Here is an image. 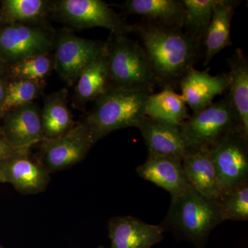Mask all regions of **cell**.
<instances>
[{"mask_svg":"<svg viewBox=\"0 0 248 248\" xmlns=\"http://www.w3.org/2000/svg\"><path fill=\"white\" fill-rule=\"evenodd\" d=\"M153 68L156 85L175 89L196 63L203 58V45L182 29L150 22L133 25Z\"/></svg>","mask_w":248,"mask_h":248,"instance_id":"1","label":"cell"},{"mask_svg":"<svg viewBox=\"0 0 248 248\" xmlns=\"http://www.w3.org/2000/svg\"><path fill=\"white\" fill-rule=\"evenodd\" d=\"M224 221L218 200L207 198L192 188L172 198L161 226L179 239L203 248L213 230Z\"/></svg>","mask_w":248,"mask_h":248,"instance_id":"2","label":"cell"},{"mask_svg":"<svg viewBox=\"0 0 248 248\" xmlns=\"http://www.w3.org/2000/svg\"><path fill=\"white\" fill-rule=\"evenodd\" d=\"M150 93L110 87L95 101L83 122L89 128L94 143L122 128L136 127L144 118Z\"/></svg>","mask_w":248,"mask_h":248,"instance_id":"3","label":"cell"},{"mask_svg":"<svg viewBox=\"0 0 248 248\" xmlns=\"http://www.w3.org/2000/svg\"><path fill=\"white\" fill-rule=\"evenodd\" d=\"M105 45L111 87L153 93L156 79L143 46L127 36L113 34Z\"/></svg>","mask_w":248,"mask_h":248,"instance_id":"4","label":"cell"},{"mask_svg":"<svg viewBox=\"0 0 248 248\" xmlns=\"http://www.w3.org/2000/svg\"><path fill=\"white\" fill-rule=\"evenodd\" d=\"M239 128L243 130L228 94L203 110L194 112L181 125L183 138L190 151H210Z\"/></svg>","mask_w":248,"mask_h":248,"instance_id":"5","label":"cell"},{"mask_svg":"<svg viewBox=\"0 0 248 248\" xmlns=\"http://www.w3.org/2000/svg\"><path fill=\"white\" fill-rule=\"evenodd\" d=\"M50 14L72 29L104 28L110 34L125 36L134 31L133 25L125 22L102 0L54 1Z\"/></svg>","mask_w":248,"mask_h":248,"instance_id":"6","label":"cell"},{"mask_svg":"<svg viewBox=\"0 0 248 248\" xmlns=\"http://www.w3.org/2000/svg\"><path fill=\"white\" fill-rule=\"evenodd\" d=\"M55 37L46 23L0 25V60L9 66L25 58L52 53Z\"/></svg>","mask_w":248,"mask_h":248,"instance_id":"7","label":"cell"},{"mask_svg":"<svg viewBox=\"0 0 248 248\" xmlns=\"http://www.w3.org/2000/svg\"><path fill=\"white\" fill-rule=\"evenodd\" d=\"M54 49V70L66 84L72 86L91 63L105 54L106 45L63 29L56 35Z\"/></svg>","mask_w":248,"mask_h":248,"instance_id":"8","label":"cell"},{"mask_svg":"<svg viewBox=\"0 0 248 248\" xmlns=\"http://www.w3.org/2000/svg\"><path fill=\"white\" fill-rule=\"evenodd\" d=\"M209 152L221 195L248 183V136L242 129L227 135Z\"/></svg>","mask_w":248,"mask_h":248,"instance_id":"9","label":"cell"},{"mask_svg":"<svg viewBox=\"0 0 248 248\" xmlns=\"http://www.w3.org/2000/svg\"><path fill=\"white\" fill-rule=\"evenodd\" d=\"M38 159L51 174L70 169L81 163L94 146L87 125L77 122L68 133L59 138L41 142Z\"/></svg>","mask_w":248,"mask_h":248,"instance_id":"10","label":"cell"},{"mask_svg":"<svg viewBox=\"0 0 248 248\" xmlns=\"http://www.w3.org/2000/svg\"><path fill=\"white\" fill-rule=\"evenodd\" d=\"M50 173L31 149L17 150L0 162V184L9 183L24 195H35L46 190Z\"/></svg>","mask_w":248,"mask_h":248,"instance_id":"11","label":"cell"},{"mask_svg":"<svg viewBox=\"0 0 248 248\" xmlns=\"http://www.w3.org/2000/svg\"><path fill=\"white\" fill-rule=\"evenodd\" d=\"M41 110L34 102L9 111L2 117V137L14 149H31L45 140Z\"/></svg>","mask_w":248,"mask_h":248,"instance_id":"12","label":"cell"},{"mask_svg":"<svg viewBox=\"0 0 248 248\" xmlns=\"http://www.w3.org/2000/svg\"><path fill=\"white\" fill-rule=\"evenodd\" d=\"M110 248H151L164 239L162 226L131 216L115 217L108 223Z\"/></svg>","mask_w":248,"mask_h":248,"instance_id":"13","label":"cell"},{"mask_svg":"<svg viewBox=\"0 0 248 248\" xmlns=\"http://www.w3.org/2000/svg\"><path fill=\"white\" fill-rule=\"evenodd\" d=\"M148 155L169 156L182 160L190 153L183 138L181 125L145 116L139 125Z\"/></svg>","mask_w":248,"mask_h":248,"instance_id":"14","label":"cell"},{"mask_svg":"<svg viewBox=\"0 0 248 248\" xmlns=\"http://www.w3.org/2000/svg\"><path fill=\"white\" fill-rule=\"evenodd\" d=\"M137 172L145 180L168 191L172 198L192 189L186 177L182 160L148 155L146 161L138 166Z\"/></svg>","mask_w":248,"mask_h":248,"instance_id":"15","label":"cell"},{"mask_svg":"<svg viewBox=\"0 0 248 248\" xmlns=\"http://www.w3.org/2000/svg\"><path fill=\"white\" fill-rule=\"evenodd\" d=\"M179 87L187 106L197 112L211 105L216 96L228 91L229 78L228 73L213 76L208 70L193 68L183 78Z\"/></svg>","mask_w":248,"mask_h":248,"instance_id":"16","label":"cell"},{"mask_svg":"<svg viewBox=\"0 0 248 248\" xmlns=\"http://www.w3.org/2000/svg\"><path fill=\"white\" fill-rule=\"evenodd\" d=\"M240 3L235 0H217L211 20L204 35V66H208L215 55L232 45V19Z\"/></svg>","mask_w":248,"mask_h":248,"instance_id":"17","label":"cell"},{"mask_svg":"<svg viewBox=\"0 0 248 248\" xmlns=\"http://www.w3.org/2000/svg\"><path fill=\"white\" fill-rule=\"evenodd\" d=\"M182 165L194 190L207 198L219 199L221 189L209 151H190L182 159Z\"/></svg>","mask_w":248,"mask_h":248,"instance_id":"18","label":"cell"},{"mask_svg":"<svg viewBox=\"0 0 248 248\" xmlns=\"http://www.w3.org/2000/svg\"><path fill=\"white\" fill-rule=\"evenodd\" d=\"M122 9L147 22L183 29L184 8L181 0H126Z\"/></svg>","mask_w":248,"mask_h":248,"instance_id":"19","label":"cell"},{"mask_svg":"<svg viewBox=\"0 0 248 248\" xmlns=\"http://www.w3.org/2000/svg\"><path fill=\"white\" fill-rule=\"evenodd\" d=\"M68 97L66 89L45 96L40 112L45 140L59 138L76 125L77 122L68 108Z\"/></svg>","mask_w":248,"mask_h":248,"instance_id":"20","label":"cell"},{"mask_svg":"<svg viewBox=\"0 0 248 248\" xmlns=\"http://www.w3.org/2000/svg\"><path fill=\"white\" fill-rule=\"evenodd\" d=\"M111 87L110 76L105 54L91 63L81 73L76 83L73 102L81 109L92 101H96Z\"/></svg>","mask_w":248,"mask_h":248,"instance_id":"21","label":"cell"},{"mask_svg":"<svg viewBox=\"0 0 248 248\" xmlns=\"http://www.w3.org/2000/svg\"><path fill=\"white\" fill-rule=\"evenodd\" d=\"M228 93L244 133L248 136V60L241 48L228 59Z\"/></svg>","mask_w":248,"mask_h":248,"instance_id":"22","label":"cell"},{"mask_svg":"<svg viewBox=\"0 0 248 248\" xmlns=\"http://www.w3.org/2000/svg\"><path fill=\"white\" fill-rule=\"evenodd\" d=\"M145 114L147 117L178 125H182L191 116L182 94L168 87L148 96Z\"/></svg>","mask_w":248,"mask_h":248,"instance_id":"23","label":"cell"},{"mask_svg":"<svg viewBox=\"0 0 248 248\" xmlns=\"http://www.w3.org/2000/svg\"><path fill=\"white\" fill-rule=\"evenodd\" d=\"M52 3L48 0H4L0 8V25L45 24Z\"/></svg>","mask_w":248,"mask_h":248,"instance_id":"24","label":"cell"},{"mask_svg":"<svg viewBox=\"0 0 248 248\" xmlns=\"http://www.w3.org/2000/svg\"><path fill=\"white\" fill-rule=\"evenodd\" d=\"M184 8L183 30L203 45L217 0H181Z\"/></svg>","mask_w":248,"mask_h":248,"instance_id":"25","label":"cell"},{"mask_svg":"<svg viewBox=\"0 0 248 248\" xmlns=\"http://www.w3.org/2000/svg\"><path fill=\"white\" fill-rule=\"evenodd\" d=\"M54 70L53 54L47 53L30 57L8 66L10 79H24L31 81L45 80Z\"/></svg>","mask_w":248,"mask_h":248,"instance_id":"26","label":"cell"},{"mask_svg":"<svg viewBox=\"0 0 248 248\" xmlns=\"http://www.w3.org/2000/svg\"><path fill=\"white\" fill-rule=\"evenodd\" d=\"M46 85L45 80L9 79L3 112L5 114L16 108L33 102L43 93Z\"/></svg>","mask_w":248,"mask_h":248,"instance_id":"27","label":"cell"},{"mask_svg":"<svg viewBox=\"0 0 248 248\" xmlns=\"http://www.w3.org/2000/svg\"><path fill=\"white\" fill-rule=\"evenodd\" d=\"M218 201L225 221H248V183L222 194Z\"/></svg>","mask_w":248,"mask_h":248,"instance_id":"28","label":"cell"},{"mask_svg":"<svg viewBox=\"0 0 248 248\" xmlns=\"http://www.w3.org/2000/svg\"><path fill=\"white\" fill-rule=\"evenodd\" d=\"M17 150L14 149L11 145L5 140L2 135H0V162L4 161L10 155H12Z\"/></svg>","mask_w":248,"mask_h":248,"instance_id":"29","label":"cell"},{"mask_svg":"<svg viewBox=\"0 0 248 248\" xmlns=\"http://www.w3.org/2000/svg\"><path fill=\"white\" fill-rule=\"evenodd\" d=\"M8 81H9V79H6L4 77L0 78V118H2L4 115V112H3V107H4L5 97H6Z\"/></svg>","mask_w":248,"mask_h":248,"instance_id":"30","label":"cell"},{"mask_svg":"<svg viewBox=\"0 0 248 248\" xmlns=\"http://www.w3.org/2000/svg\"><path fill=\"white\" fill-rule=\"evenodd\" d=\"M7 65L0 60V78H1V77H4L5 75H6V73H7Z\"/></svg>","mask_w":248,"mask_h":248,"instance_id":"31","label":"cell"},{"mask_svg":"<svg viewBox=\"0 0 248 248\" xmlns=\"http://www.w3.org/2000/svg\"><path fill=\"white\" fill-rule=\"evenodd\" d=\"M0 135H2V134H1V126H0Z\"/></svg>","mask_w":248,"mask_h":248,"instance_id":"32","label":"cell"},{"mask_svg":"<svg viewBox=\"0 0 248 248\" xmlns=\"http://www.w3.org/2000/svg\"><path fill=\"white\" fill-rule=\"evenodd\" d=\"M97 248H104V247L103 246H99V247H98Z\"/></svg>","mask_w":248,"mask_h":248,"instance_id":"33","label":"cell"},{"mask_svg":"<svg viewBox=\"0 0 248 248\" xmlns=\"http://www.w3.org/2000/svg\"><path fill=\"white\" fill-rule=\"evenodd\" d=\"M0 248H4V247H2V246H0Z\"/></svg>","mask_w":248,"mask_h":248,"instance_id":"34","label":"cell"}]
</instances>
